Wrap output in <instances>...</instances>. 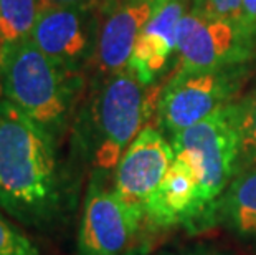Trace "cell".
I'll return each mask as SVG.
<instances>
[{"mask_svg": "<svg viewBox=\"0 0 256 255\" xmlns=\"http://www.w3.org/2000/svg\"><path fill=\"white\" fill-rule=\"evenodd\" d=\"M254 40L238 22L185 12L177 29V53L182 72H210L238 67L252 57Z\"/></svg>", "mask_w": 256, "mask_h": 255, "instance_id": "52a82bcc", "label": "cell"}, {"mask_svg": "<svg viewBox=\"0 0 256 255\" xmlns=\"http://www.w3.org/2000/svg\"><path fill=\"white\" fill-rule=\"evenodd\" d=\"M94 0H43V4L48 5H88Z\"/></svg>", "mask_w": 256, "mask_h": 255, "instance_id": "d6986e66", "label": "cell"}, {"mask_svg": "<svg viewBox=\"0 0 256 255\" xmlns=\"http://www.w3.org/2000/svg\"><path fill=\"white\" fill-rule=\"evenodd\" d=\"M146 86L128 68L108 75L94 91L81 121V144L98 172L116 169L142 128Z\"/></svg>", "mask_w": 256, "mask_h": 255, "instance_id": "3957f363", "label": "cell"}, {"mask_svg": "<svg viewBox=\"0 0 256 255\" xmlns=\"http://www.w3.org/2000/svg\"><path fill=\"white\" fill-rule=\"evenodd\" d=\"M176 153L159 129L144 126L116 166L114 191L124 202L146 217ZM147 220V219H146Z\"/></svg>", "mask_w": 256, "mask_h": 255, "instance_id": "9c48e42d", "label": "cell"}, {"mask_svg": "<svg viewBox=\"0 0 256 255\" xmlns=\"http://www.w3.org/2000/svg\"><path fill=\"white\" fill-rule=\"evenodd\" d=\"M74 73L66 72L30 39L0 45V93L58 141L76 95Z\"/></svg>", "mask_w": 256, "mask_h": 255, "instance_id": "7a4b0ae2", "label": "cell"}, {"mask_svg": "<svg viewBox=\"0 0 256 255\" xmlns=\"http://www.w3.org/2000/svg\"><path fill=\"white\" fill-rule=\"evenodd\" d=\"M98 19L88 5H48L42 9L30 40L70 73L80 72L98 48Z\"/></svg>", "mask_w": 256, "mask_h": 255, "instance_id": "ba28073f", "label": "cell"}, {"mask_svg": "<svg viewBox=\"0 0 256 255\" xmlns=\"http://www.w3.org/2000/svg\"><path fill=\"white\" fill-rule=\"evenodd\" d=\"M0 255H40L32 238L0 214Z\"/></svg>", "mask_w": 256, "mask_h": 255, "instance_id": "2e32d148", "label": "cell"}, {"mask_svg": "<svg viewBox=\"0 0 256 255\" xmlns=\"http://www.w3.org/2000/svg\"><path fill=\"white\" fill-rule=\"evenodd\" d=\"M146 217L101 181L100 172L86 191L78 230V255H136Z\"/></svg>", "mask_w": 256, "mask_h": 255, "instance_id": "8992f818", "label": "cell"}, {"mask_svg": "<svg viewBox=\"0 0 256 255\" xmlns=\"http://www.w3.org/2000/svg\"><path fill=\"white\" fill-rule=\"evenodd\" d=\"M56 141L0 93V209L28 227L62 209Z\"/></svg>", "mask_w": 256, "mask_h": 255, "instance_id": "6da1fadb", "label": "cell"}, {"mask_svg": "<svg viewBox=\"0 0 256 255\" xmlns=\"http://www.w3.org/2000/svg\"><path fill=\"white\" fill-rule=\"evenodd\" d=\"M243 0H194L192 12L210 19H225L240 24Z\"/></svg>", "mask_w": 256, "mask_h": 255, "instance_id": "e0dca14e", "label": "cell"}, {"mask_svg": "<svg viewBox=\"0 0 256 255\" xmlns=\"http://www.w3.org/2000/svg\"><path fill=\"white\" fill-rule=\"evenodd\" d=\"M176 156L190 162L198 179V220L214 217L215 205L236 176L235 103L218 108L170 139Z\"/></svg>", "mask_w": 256, "mask_h": 255, "instance_id": "277c9868", "label": "cell"}, {"mask_svg": "<svg viewBox=\"0 0 256 255\" xmlns=\"http://www.w3.org/2000/svg\"><path fill=\"white\" fill-rule=\"evenodd\" d=\"M214 215L240 235L256 237V167L242 171L215 205Z\"/></svg>", "mask_w": 256, "mask_h": 255, "instance_id": "4fadbf2b", "label": "cell"}, {"mask_svg": "<svg viewBox=\"0 0 256 255\" xmlns=\"http://www.w3.org/2000/svg\"><path fill=\"white\" fill-rule=\"evenodd\" d=\"M235 124L238 138V174L256 167V90L235 103Z\"/></svg>", "mask_w": 256, "mask_h": 255, "instance_id": "9a60e30c", "label": "cell"}, {"mask_svg": "<svg viewBox=\"0 0 256 255\" xmlns=\"http://www.w3.org/2000/svg\"><path fill=\"white\" fill-rule=\"evenodd\" d=\"M243 77V65L210 72L178 70L164 86L157 101V121L168 139L218 108L232 103Z\"/></svg>", "mask_w": 256, "mask_h": 255, "instance_id": "5b68a950", "label": "cell"}, {"mask_svg": "<svg viewBox=\"0 0 256 255\" xmlns=\"http://www.w3.org/2000/svg\"><path fill=\"white\" fill-rule=\"evenodd\" d=\"M160 5L157 0H122L111 9L98 34L94 58L102 73L112 75L128 67L139 34Z\"/></svg>", "mask_w": 256, "mask_h": 255, "instance_id": "30bf717a", "label": "cell"}, {"mask_svg": "<svg viewBox=\"0 0 256 255\" xmlns=\"http://www.w3.org/2000/svg\"><path fill=\"white\" fill-rule=\"evenodd\" d=\"M240 27L256 42V0H243Z\"/></svg>", "mask_w": 256, "mask_h": 255, "instance_id": "ac0fdd59", "label": "cell"}, {"mask_svg": "<svg viewBox=\"0 0 256 255\" xmlns=\"http://www.w3.org/2000/svg\"><path fill=\"white\" fill-rule=\"evenodd\" d=\"M154 227L190 225L198 220V179L187 159L176 156L159 191L146 210Z\"/></svg>", "mask_w": 256, "mask_h": 255, "instance_id": "7c38bea8", "label": "cell"}, {"mask_svg": "<svg viewBox=\"0 0 256 255\" xmlns=\"http://www.w3.org/2000/svg\"><path fill=\"white\" fill-rule=\"evenodd\" d=\"M43 0H0V45L28 40Z\"/></svg>", "mask_w": 256, "mask_h": 255, "instance_id": "5bb4252c", "label": "cell"}, {"mask_svg": "<svg viewBox=\"0 0 256 255\" xmlns=\"http://www.w3.org/2000/svg\"><path fill=\"white\" fill-rule=\"evenodd\" d=\"M184 14V0H166L139 34L126 68L144 86L156 80L177 50V29Z\"/></svg>", "mask_w": 256, "mask_h": 255, "instance_id": "8fae6325", "label": "cell"}, {"mask_svg": "<svg viewBox=\"0 0 256 255\" xmlns=\"http://www.w3.org/2000/svg\"><path fill=\"white\" fill-rule=\"evenodd\" d=\"M157 2H159V4H164V2H166V0H157Z\"/></svg>", "mask_w": 256, "mask_h": 255, "instance_id": "ffe728a7", "label": "cell"}]
</instances>
